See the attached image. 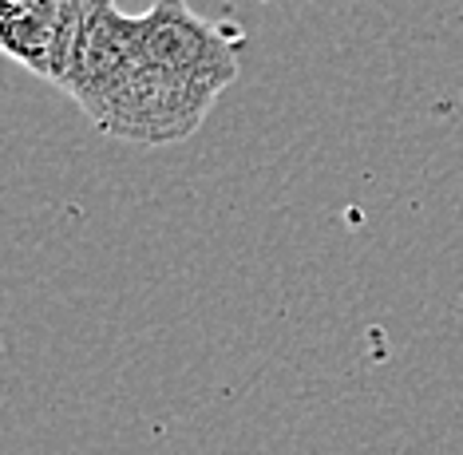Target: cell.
<instances>
[{"mask_svg":"<svg viewBox=\"0 0 463 455\" xmlns=\"http://www.w3.org/2000/svg\"><path fill=\"white\" fill-rule=\"evenodd\" d=\"M241 44L234 24L198 16L186 0H155L139 16L115 0H88L56 88L111 139L183 143L238 80Z\"/></svg>","mask_w":463,"mask_h":455,"instance_id":"cell-1","label":"cell"},{"mask_svg":"<svg viewBox=\"0 0 463 455\" xmlns=\"http://www.w3.org/2000/svg\"><path fill=\"white\" fill-rule=\"evenodd\" d=\"M88 0H8L0 13V52L40 80L60 83Z\"/></svg>","mask_w":463,"mask_h":455,"instance_id":"cell-2","label":"cell"},{"mask_svg":"<svg viewBox=\"0 0 463 455\" xmlns=\"http://www.w3.org/2000/svg\"><path fill=\"white\" fill-rule=\"evenodd\" d=\"M5 5H8V0H0V13H5Z\"/></svg>","mask_w":463,"mask_h":455,"instance_id":"cell-3","label":"cell"}]
</instances>
